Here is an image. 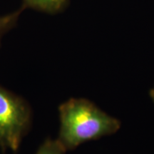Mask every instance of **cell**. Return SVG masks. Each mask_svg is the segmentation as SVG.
I'll use <instances>...</instances> for the list:
<instances>
[{
    "label": "cell",
    "mask_w": 154,
    "mask_h": 154,
    "mask_svg": "<svg viewBox=\"0 0 154 154\" xmlns=\"http://www.w3.org/2000/svg\"><path fill=\"white\" fill-rule=\"evenodd\" d=\"M21 12H22V9L12 14L0 17V42L4 34L15 26Z\"/></svg>",
    "instance_id": "cell-5"
},
{
    "label": "cell",
    "mask_w": 154,
    "mask_h": 154,
    "mask_svg": "<svg viewBox=\"0 0 154 154\" xmlns=\"http://www.w3.org/2000/svg\"><path fill=\"white\" fill-rule=\"evenodd\" d=\"M68 0H23V8L29 7L36 10L56 14L62 11Z\"/></svg>",
    "instance_id": "cell-3"
},
{
    "label": "cell",
    "mask_w": 154,
    "mask_h": 154,
    "mask_svg": "<svg viewBox=\"0 0 154 154\" xmlns=\"http://www.w3.org/2000/svg\"><path fill=\"white\" fill-rule=\"evenodd\" d=\"M66 149L58 139L47 138L38 148L36 154H65Z\"/></svg>",
    "instance_id": "cell-4"
},
{
    "label": "cell",
    "mask_w": 154,
    "mask_h": 154,
    "mask_svg": "<svg viewBox=\"0 0 154 154\" xmlns=\"http://www.w3.org/2000/svg\"><path fill=\"white\" fill-rule=\"evenodd\" d=\"M59 112L60 130L57 139L66 151L115 134L121 128L119 119L86 99H70L61 103Z\"/></svg>",
    "instance_id": "cell-1"
},
{
    "label": "cell",
    "mask_w": 154,
    "mask_h": 154,
    "mask_svg": "<svg viewBox=\"0 0 154 154\" xmlns=\"http://www.w3.org/2000/svg\"><path fill=\"white\" fill-rule=\"evenodd\" d=\"M149 96H150V98H151V100L153 101V103H154V87L153 88H151V90H150V91H149Z\"/></svg>",
    "instance_id": "cell-6"
},
{
    "label": "cell",
    "mask_w": 154,
    "mask_h": 154,
    "mask_svg": "<svg viewBox=\"0 0 154 154\" xmlns=\"http://www.w3.org/2000/svg\"><path fill=\"white\" fill-rule=\"evenodd\" d=\"M32 124V110L24 99L0 86V148L17 152Z\"/></svg>",
    "instance_id": "cell-2"
}]
</instances>
